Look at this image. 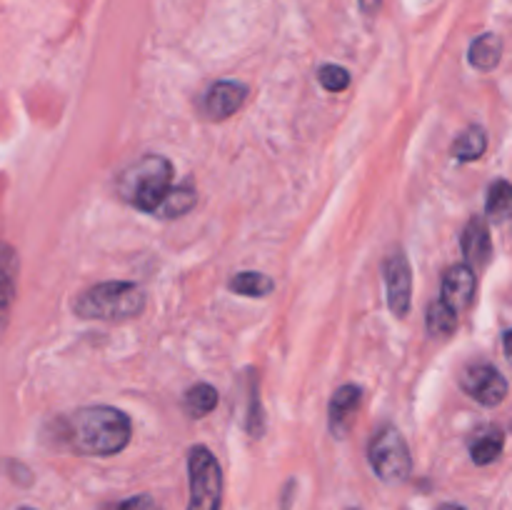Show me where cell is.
Wrapping results in <instances>:
<instances>
[{
  "label": "cell",
  "instance_id": "cell-1",
  "mask_svg": "<svg viewBox=\"0 0 512 510\" xmlns=\"http://www.w3.org/2000/svg\"><path fill=\"white\" fill-rule=\"evenodd\" d=\"M63 435L73 453L105 458L120 453L130 443V420L123 410L93 405L73 413Z\"/></svg>",
  "mask_w": 512,
  "mask_h": 510
},
{
  "label": "cell",
  "instance_id": "cell-2",
  "mask_svg": "<svg viewBox=\"0 0 512 510\" xmlns=\"http://www.w3.org/2000/svg\"><path fill=\"white\" fill-rule=\"evenodd\" d=\"M75 313L88 320H108V323H120V320L138 318L145 308L143 290L135 283L125 280H108V283L93 285L75 300Z\"/></svg>",
  "mask_w": 512,
  "mask_h": 510
},
{
  "label": "cell",
  "instance_id": "cell-3",
  "mask_svg": "<svg viewBox=\"0 0 512 510\" xmlns=\"http://www.w3.org/2000/svg\"><path fill=\"white\" fill-rule=\"evenodd\" d=\"M173 183V165L163 155H145L120 175L118 193L138 210L153 213Z\"/></svg>",
  "mask_w": 512,
  "mask_h": 510
},
{
  "label": "cell",
  "instance_id": "cell-4",
  "mask_svg": "<svg viewBox=\"0 0 512 510\" xmlns=\"http://www.w3.org/2000/svg\"><path fill=\"white\" fill-rule=\"evenodd\" d=\"M188 478V510H220V505H223V470H220L218 458L205 445L190 448Z\"/></svg>",
  "mask_w": 512,
  "mask_h": 510
},
{
  "label": "cell",
  "instance_id": "cell-5",
  "mask_svg": "<svg viewBox=\"0 0 512 510\" xmlns=\"http://www.w3.org/2000/svg\"><path fill=\"white\" fill-rule=\"evenodd\" d=\"M368 460L383 483H403L413 468L408 443L400 435V430L390 428V425L373 435L368 445Z\"/></svg>",
  "mask_w": 512,
  "mask_h": 510
},
{
  "label": "cell",
  "instance_id": "cell-6",
  "mask_svg": "<svg viewBox=\"0 0 512 510\" xmlns=\"http://www.w3.org/2000/svg\"><path fill=\"white\" fill-rule=\"evenodd\" d=\"M460 385H463V390L470 398L478 400L480 405H488V408H495V405H500L508 398V380L493 365L478 363L465 368Z\"/></svg>",
  "mask_w": 512,
  "mask_h": 510
},
{
  "label": "cell",
  "instance_id": "cell-7",
  "mask_svg": "<svg viewBox=\"0 0 512 510\" xmlns=\"http://www.w3.org/2000/svg\"><path fill=\"white\" fill-rule=\"evenodd\" d=\"M385 285H388V305L398 318L408 315L410 293H413V273L403 250H393L385 260Z\"/></svg>",
  "mask_w": 512,
  "mask_h": 510
},
{
  "label": "cell",
  "instance_id": "cell-8",
  "mask_svg": "<svg viewBox=\"0 0 512 510\" xmlns=\"http://www.w3.org/2000/svg\"><path fill=\"white\" fill-rule=\"evenodd\" d=\"M475 270L468 265H453L443 278V290H440V303L448 305L455 315L463 313L473 303L475 293Z\"/></svg>",
  "mask_w": 512,
  "mask_h": 510
},
{
  "label": "cell",
  "instance_id": "cell-9",
  "mask_svg": "<svg viewBox=\"0 0 512 510\" xmlns=\"http://www.w3.org/2000/svg\"><path fill=\"white\" fill-rule=\"evenodd\" d=\"M248 98V90L243 83L235 80H218L205 95V113L213 120H225L233 113H238L240 105Z\"/></svg>",
  "mask_w": 512,
  "mask_h": 510
},
{
  "label": "cell",
  "instance_id": "cell-10",
  "mask_svg": "<svg viewBox=\"0 0 512 510\" xmlns=\"http://www.w3.org/2000/svg\"><path fill=\"white\" fill-rule=\"evenodd\" d=\"M15 283H18V253L8 243H0V338L10 323Z\"/></svg>",
  "mask_w": 512,
  "mask_h": 510
},
{
  "label": "cell",
  "instance_id": "cell-11",
  "mask_svg": "<svg viewBox=\"0 0 512 510\" xmlns=\"http://www.w3.org/2000/svg\"><path fill=\"white\" fill-rule=\"evenodd\" d=\"M360 388L358 385H343L330 400V430L335 438H345V433L353 425L355 413L360 408Z\"/></svg>",
  "mask_w": 512,
  "mask_h": 510
},
{
  "label": "cell",
  "instance_id": "cell-12",
  "mask_svg": "<svg viewBox=\"0 0 512 510\" xmlns=\"http://www.w3.org/2000/svg\"><path fill=\"white\" fill-rule=\"evenodd\" d=\"M463 253L468 258V268L478 270L485 268L490 260V253H493V245H490V230L488 223L483 218H473L468 223L463 233Z\"/></svg>",
  "mask_w": 512,
  "mask_h": 510
},
{
  "label": "cell",
  "instance_id": "cell-13",
  "mask_svg": "<svg viewBox=\"0 0 512 510\" xmlns=\"http://www.w3.org/2000/svg\"><path fill=\"white\" fill-rule=\"evenodd\" d=\"M505 445V433L498 425H488V428L480 430L478 435L470 443V458L475 465H490L493 460L500 458Z\"/></svg>",
  "mask_w": 512,
  "mask_h": 510
},
{
  "label": "cell",
  "instance_id": "cell-14",
  "mask_svg": "<svg viewBox=\"0 0 512 510\" xmlns=\"http://www.w3.org/2000/svg\"><path fill=\"white\" fill-rule=\"evenodd\" d=\"M468 58L478 70L498 68L500 58H503V40H500V35L483 33L480 38H475L473 45H470Z\"/></svg>",
  "mask_w": 512,
  "mask_h": 510
},
{
  "label": "cell",
  "instance_id": "cell-15",
  "mask_svg": "<svg viewBox=\"0 0 512 510\" xmlns=\"http://www.w3.org/2000/svg\"><path fill=\"white\" fill-rule=\"evenodd\" d=\"M193 205H195V188L190 183H183L178 185V188H170L153 213L158 215V218L170 220V218H180V215H185Z\"/></svg>",
  "mask_w": 512,
  "mask_h": 510
},
{
  "label": "cell",
  "instance_id": "cell-16",
  "mask_svg": "<svg viewBox=\"0 0 512 510\" xmlns=\"http://www.w3.org/2000/svg\"><path fill=\"white\" fill-rule=\"evenodd\" d=\"M485 148H488L485 130L478 128V125H473V128H468L458 140H455L453 155L458 160H463V163H468V160H478L480 155L485 153Z\"/></svg>",
  "mask_w": 512,
  "mask_h": 510
},
{
  "label": "cell",
  "instance_id": "cell-17",
  "mask_svg": "<svg viewBox=\"0 0 512 510\" xmlns=\"http://www.w3.org/2000/svg\"><path fill=\"white\" fill-rule=\"evenodd\" d=\"M215 405H218V390L213 385L198 383L185 393V410L193 418H203L210 410H215Z\"/></svg>",
  "mask_w": 512,
  "mask_h": 510
},
{
  "label": "cell",
  "instance_id": "cell-18",
  "mask_svg": "<svg viewBox=\"0 0 512 510\" xmlns=\"http://www.w3.org/2000/svg\"><path fill=\"white\" fill-rule=\"evenodd\" d=\"M510 205H512V188L508 180H495L490 185V193H488V203H485V215L495 223H503L510 213Z\"/></svg>",
  "mask_w": 512,
  "mask_h": 510
},
{
  "label": "cell",
  "instance_id": "cell-19",
  "mask_svg": "<svg viewBox=\"0 0 512 510\" xmlns=\"http://www.w3.org/2000/svg\"><path fill=\"white\" fill-rule=\"evenodd\" d=\"M230 288L240 295H248V298H263L275 288V283L263 273H238L230 280Z\"/></svg>",
  "mask_w": 512,
  "mask_h": 510
},
{
  "label": "cell",
  "instance_id": "cell-20",
  "mask_svg": "<svg viewBox=\"0 0 512 510\" xmlns=\"http://www.w3.org/2000/svg\"><path fill=\"white\" fill-rule=\"evenodd\" d=\"M458 328V315L443 305L440 300H435L428 308V330L430 335H448Z\"/></svg>",
  "mask_w": 512,
  "mask_h": 510
},
{
  "label": "cell",
  "instance_id": "cell-21",
  "mask_svg": "<svg viewBox=\"0 0 512 510\" xmlns=\"http://www.w3.org/2000/svg\"><path fill=\"white\" fill-rule=\"evenodd\" d=\"M318 80L330 93H343L350 85V73L345 68H340V65H323L318 73Z\"/></svg>",
  "mask_w": 512,
  "mask_h": 510
},
{
  "label": "cell",
  "instance_id": "cell-22",
  "mask_svg": "<svg viewBox=\"0 0 512 510\" xmlns=\"http://www.w3.org/2000/svg\"><path fill=\"white\" fill-rule=\"evenodd\" d=\"M103 510H160V505L150 495H135V498H125L120 503L105 505Z\"/></svg>",
  "mask_w": 512,
  "mask_h": 510
},
{
  "label": "cell",
  "instance_id": "cell-23",
  "mask_svg": "<svg viewBox=\"0 0 512 510\" xmlns=\"http://www.w3.org/2000/svg\"><path fill=\"white\" fill-rule=\"evenodd\" d=\"M360 8H363V13L373 15L380 8V0H360Z\"/></svg>",
  "mask_w": 512,
  "mask_h": 510
},
{
  "label": "cell",
  "instance_id": "cell-24",
  "mask_svg": "<svg viewBox=\"0 0 512 510\" xmlns=\"http://www.w3.org/2000/svg\"><path fill=\"white\" fill-rule=\"evenodd\" d=\"M440 510H465V508H463V505H443Z\"/></svg>",
  "mask_w": 512,
  "mask_h": 510
},
{
  "label": "cell",
  "instance_id": "cell-25",
  "mask_svg": "<svg viewBox=\"0 0 512 510\" xmlns=\"http://www.w3.org/2000/svg\"><path fill=\"white\" fill-rule=\"evenodd\" d=\"M20 510H30V508H20Z\"/></svg>",
  "mask_w": 512,
  "mask_h": 510
}]
</instances>
